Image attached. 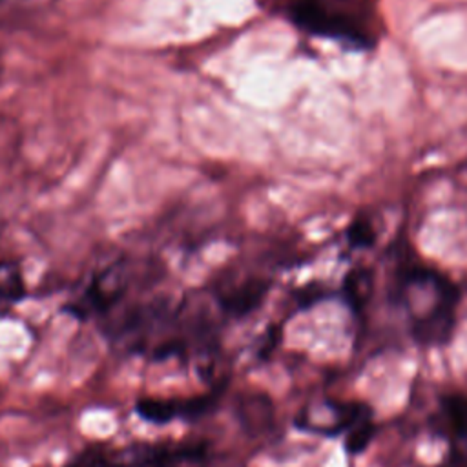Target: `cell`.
Instances as JSON below:
<instances>
[{
	"label": "cell",
	"mask_w": 467,
	"mask_h": 467,
	"mask_svg": "<svg viewBox=\"0 0 467 467\" xmlns=\"http://www.w3.org/2000/svg\"><path fill=\"white\" fill-rule=\"evenodd\" d=\"M440 418L445 432L452 440L467 441V396L449 394L441 400Z\"/></svg>",
	"instance_id": "ba28073f"
},
{
	"label": "cell",
	"mask_w": 467,
	"mask_h": 467,
	"mask_svg": "<svg viewBox=\"0 0 467 467\" xmlns=\"http://www.w3.org/2000/svg\"><path fill=\"white\" fill-rule=\"evenodd\" d=\"M135 412L148 423L166 425L179 418L181 403L179 400L166 398H139L135 403Z\"/></svg>",
	"instance_id": "9c48e42d"
},
{
	"label": "cell",
	"mask_w": 467,
	"mask_h": 467,
	"mask_svg": "<svg viewBox=\"0 0 467 467\" xmlns=\"http://www.w3.org/2000/svg\"><path fill=\"white\" fill-rule=\"evenodd\" d=\"M24 296V283L18 268L11 263H0V303L11 305Z\"/></svg>",
	"instance_id": "8fae6325"
},
{
	"label": "cell",
	"mask_w": 467,
	"mask_h": 467,
	"mask_svg": "<svg viewBox=\"0 0 467 467\" xmlns=\"http://www.w3.org/2000/svg\"><path fill=\"white\" fill-rule=\"evenodd\" d=\"M288 18L303 31L374 49L383 35L379 0H288Z\"/></svg>",
	"instance_id": "7a4b0ae2"
},
{
	"label": "cell",
	"mask_w": 467,
	"mask_h": 467,
	"mask_svg": "<svg viewBox=\"0 0 467 467\" xmlns=\"http://www.w3.org/2000/svg\"><path fill=\"white\" fill-rule=\"evenodd\" d=\"M372 434H374V423L370 416H367L345 434V449L350 454H358L368 445V441L372 440Z\"/></svg>",
	"instance_id": "4fadbf2b"
},
{
	"label": "cell",
	"mask_w": 467,
	"mask_h": 467,
	"mask_svg": "<svg viewBox=\"0 0 467 467\" xmlns=\"http://www.w3.org/2000/svg\"><path fill=\"white\" fill-rule=\"evenodd\" d=\"M266 290H268V285L265 281L252 279V281H246V283L239 285L237 288L223 294L219 297V303H221L223 310L230 316H235V317L246 316L254 308L259 306Z\"/></svg>",
	"instance_id": "8992f818"
},
{
	"label": "cell",
	"mask_w": 467,
	"mask_h": 467,
	"mask_svg": "<svg viewBox=\"0 0 467 467\" xmlns=\"http://www.w3.org/2000/svg\"><path fill=\"white\" fill-rule=\"evenodd\" d=\"M440 467H463V465H458V463L452 462V463H449V465H440Z\"/></svg>",
	"instance_id": "5bb4252c"
},
{
	"label": "cell",
	"mask_w": 467,
	"mask_h": 467,
	"mask_svg": "<svg viewBox=\"0 0 467 467\" xmlns=\"http://www.w3.org/2000/svg\"><path fill=\"white\" fill-rule=\"evenodd\" d=\"M126 290V268L122 263H115L102 272L95 274L88 286L82 290L75 303H69L66 310L78 319H86L91 314L109 310Z\"/></svg>",
	"instance_id": "277c9868"
},
{
	"label": "cell",
	"mask_w": 467,
	"mask_h": 467,
	"mask_svg": "<svg viewBox=\"0 0 467 467\" xmlns=\"http://www.w3.org/2000/svg\"><path fill=\"white\" fill-rule=\"evenodd\" d=\"M66 467H139L137 443L119 451L89 449L80 452Z\"/></svg>",
	"instance_id": "52a82bcc"
},
{
	"label": "cell",
	"mask_w": 467,
	"mask_h": 467,
	"mask_svg": "<svg viewBox=\"0 0 467 467\" xmlns=\"http://www.w3.org/2000/svg\"><path fill=\"white\" fill-rule=\"evenodd\" d=\"M378 230L376 223L368 213H359L352 219L347 228V243L354 250H365L376 244Z\"/></svg>",
	"instance_id": "30bf717a"
},
{
	"label": "cell",
	"mask_w": 467,
	"mask_h": 467,
	"mask_svg": "<svg viewBox=\"0 0 467 467\" xmlns=\"http://www.w3.org/2000/svg\"><path fill=\"white\" fill-rule=\"evenodd\" d=\"M394 299L420 343L440 345L452 334L460 294L438 270L416 263L401 266L396 274Z\"/></svg>",
	"instance_id": "6da1fadb"
},
{
	"label": "cell",
	"mask_w": 467,
	"mask_h": 467,
	"mask_svg": "<svg viewBox=\"0 0 467 467\" xmlns=\"http://www.w3.org/2000/svg\"><path fill=\"white\" fill-rule=\"evenodd\" d=\"M208 460L206 441L159 443V452L151 467H204Z\"/></svg>",
	"instance_id": "5b68a950"
},
{
	"label": "cell",
	"mask_w": 467,
	"mask_h": 467,
	"mask_svg": "<svg viewBox=\"0 0 467 467\" xmlns=\"http://www.w3.org/2000/svg\"><path fill=\"white\" fill-rule=\"evenodd\" d=\"M367 416H370V410L361 403L323 400L316 405L306 407L296 418V425L314 434L334 436L347 434L356 423H359Z\"/></svg>",
	"instance_id": "3957f363"
},
{
	"label": "cell",
	"mask_w": 467,
	"mask_h": 467,
	"mask_svg": "<svg viewBox=\"0 0 467 467\" xmlns=\"http://www.w3.org/2000/svg\"><path fill=\"white\" fill-rule=\"evenodd\" d=\"M221 394V389H215L213 392H208L204 396H195V398H188V400H179L181 403V414L179 418L186 420V421H193L202 418L204 414H208L213 405L217 403Z\"/></svg>",
	"instance_id": "7c38bea8"
}]
</instances>
